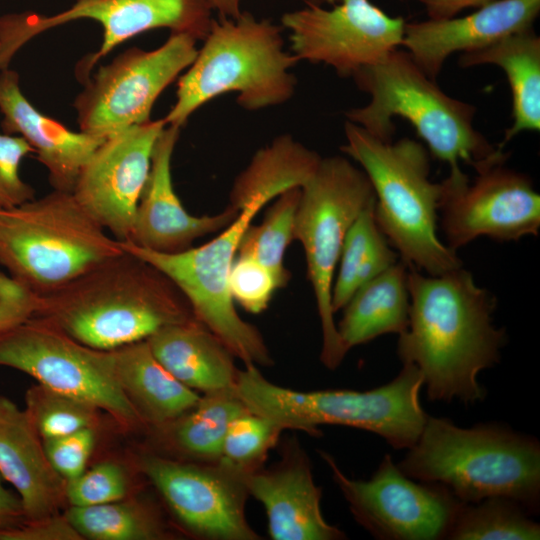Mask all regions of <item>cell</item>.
Wrapping results in <instances>:
<instances>
[{
	"mask_svg": "<svg viewBox=\"0 0 540 540\" xmlns=\"http://www.w3.org/2000/svg\"><path fill=\"white\" fill-rule=\"evenodd\" d=\"M407 286L409 323L397 344L402 364L418 368L431 401L483 400L477 377L499 361L506 342L492 322L495 297L463 266L428 276L408 266Z\"/></svg>",
	"mask_w": 540,
	"mask_h": 540,
	"instance_id": "cell-1",
	"label": "cell"
},
{
	"mask_svg": "<svg viewBox=\"0 0 540 540\" xmlns=\"http://www.w3.org/2000/svg\"><path fill=\"white\" fill-rule=\"evenodd\" d=\"M33 316L99 350L146 340L167 325L195 318L170 278L126 251L38 296Z\"/></svg>",
	"mask_w": 540,
	"mask_h": 540,
	"instance_id": "cell-2",
	"label": "cell"
},
{
	"mask_svg": "<svg viewBox=\"0 0 540 540\" xmlns=\"http://www.w3.org/2000/svg\"><path fill=\"white\" fill-rule=\"evenodd\" d=\"M397 466L413 480L446 487L463 503L504 497L529 513L539 508V442L503 425L461 428L427 415L418 440Z\"/></svg>",
	"mask_w": 540,
	"mask_h": 540,
	"instance_id": "cell-3",
	"label": "cell"
},
{
	"mask_svg": "<svg viewBox=\"0 0 540 540\" xmlns=\"http://www.w3.org/2000/svg\"><path fill=\"white\" fill-rule=\"evenodd\" d=\"M352 78L370 101L346 111V118L376 138L391 141L393 120L402 117L450 169L462 161L477 172L506 161L508 154L474 127L476 107L446 94L406 50L395 49Z\"/></svg>",
	"mask_w": 540,
	"mask_h": 540,
	"instance_id": "cell-4",
	"label": "cell"
},
{
	"mask_svg": "<svg viewBox=\"0 0 540 540\" xmlns=\"http://www.w3.org/2000/svg\"><path fill=\"white\" fill-rule=\"evenodd\" d=\"M344 134L341 151L367 175L376 199V222L401 261L428 275L463 266L457 251L437 235L442 184L429 179L427 149L410 138L380 140L348 120Z\"/></svg>",
	"mask_w": 540,
	"mask_h": 540,
	"instance_id": "cell-5",
	"label": "cell"
},
{
	"mask_svg": "<svg viewBox=\"0 0 540 540\" xmlns=\"http://www.w3.org/2000/svg\"><path fill=\"white\" fill-rule=\"evenodd\" d=\"M197 55L177 83L176 101L163 118L182 127L202 105L219 95L236 93L249 111L287 102L297 81L290 69L298 58L284 48L281 28L248 12L212 20Z\"/></svg>",
	"mask_w": 540,
	"mask_h": 540,
	"instance_id": "cell-6",
	"label": "cell"
},
{
	"mask_svg": "<svg viewBox=\"0 0 540 540\" xmlns=\"http://www.w3.org/2000/svg\"><path fill=\"white\" fill-rule=\"evenodd\" d=\"M422 386L423 377L412 364H403L392 381L367 391L293 390L248 365L238 370L234 389L250 412L283 430L319 436L322 425L349 426L381 436L394 449H409L427 418L419 401Z\"/></svg>",
	"mask_w": 540,
	"mask_h": 540,
	"instance_id": "cell-7",
	"label": "cell"
},
{
	"mask_svg": "<svg viewBox=\"0 0 540 540\" xmlns=\"http://www.w3.org/2000/svg\"><path fill=\"white\" fill-rule=\"evenodd\" d=\"M123 252L71 192L53 190L0 210V265L38 296Z\"/></svg>",
	"mask_w": 540,
	"mask_h": 540,
	"instance_id": "cell-8",
	"label": "cell"
},
{
	"mask_svg": "<svg viewBox=\"0 0 540 540\" xmlns=\"http://www.w3.org/2000/svg\"><path fill=\"white\" fill-rule=\"evenodd\" d=\"M374 198L365 172L340 155L322 157L300 187L293 238L304 249L322 330L320 360L328 369H336L348 352L334 321V273L350 226Z\"/></svg>",
	"mask_w": 540,
	"mask_h": 540,
	"instance_id": "cell-9",
	"label": "cell"
},
{
	"mask_svg": "<svg viewBox=\"0 0 540 540\" xmlns=\"http://www.w3.org/2000/svg\"><path fill=\"white\" fill-rule=\"evenodd\" d=\"M270 202L252 199L220 233L198 247L165 254L121 242L124 251L163 272L188 300L195 318L241 360L244 366L269 367L271 352L260 331L238 314L229 291V275L241 237L257 213Z\"/></svg>",
	"mask_w": 540,
	"mask_h": 540,
	"instance_id": "cell-10",
	"label": "cell"
},
{
	"mask_svg": "<svg viewBox=\"0 0 540 540\" xmlns=\"http://www.w3.org/2000/svg\"><path fill=\"white\" fill-rule=\"evenodd\" d=\"M0 366L96 406L122 430L147 428L116 379L112 350L89 347L39 317L0 334Z\"/></svg>",
	"mask_w": 540,
	"mask_h": 540,
	"instance_id": "cell-11",
	"label": "cell"
},
{
	"mask_svg": "<svg viewBox=\"0 0 540 540\" xmlns=\"http://www.w3.org/2000/svg\"><path fill=\"white\" fill-rule=\"evenodd\" d=\"M196 42L171 32L154 50L129 48L100 66L74 101L80 131L107 139L149 121L159 95L194 61Z\"/></svg>",
	"mask_w": 540,
	"mask_h": 540,
	"instance_id": "cell-12",
	"label": "cell"
},
{
	"mask_svg": "<svg viewBox=\"0 0 540 540\" xmlns=\"http://www.w3.org/2000/svg\"><path fill=\"white\" fill-rule=\"evenodd\" d=\"M355 521L381 540L446 539L463 502L446 487L417 483L386 454L368 480L348 477L335 459L319 451Z\"/></svg>",
	"mask_w": 540,
	"mask_h": 540,
	"instance_id": "cell-13",
	"label": "cell"
},
{
	"mask_svg": "<svg viewBox=\"0 0 540 540\" xmlns=\"http://www.w3.org/2000/svg\"><path fill=\"white\" fill-rule=\"evenodd\" d=\"M138 470L182 529L203 540H260L246 517L247 473L220 459L198 463L141 454Z\"/></svg>",
	"mask_w": 540,
	"mask_h": 540,
	"instance_id": "cell-14",
	"label": "cell"
},
{
	"mask_svg": "<svg viewBox=\"0 0 540 540\" xmlns=\"http://www.w3.org/2000/svg\"><path fill=\"white\" fill-rule=\"evenodd\" d=\"M211 11L207 0H76L52 16L25 12L1 17L0 54L11 60L23 44L48 29L79 19L94 20L103 29V39L99 50L77 65V77L85 82L101 58L145 31L168 28L203 40L213 20Z\"/></svg>",
	"mask_w": 540,
	"mask_h": 540,
	"instance_id": "cell-15",
	"label": "cell"
},
{
	"mask_svg": "<svg viewBox=\"0 0 540 540\" xmlns=\"http://www.w3.org/2000/svg\"><path fill=\"white\" fill-rule=\"evenodd\" d=\"M476 174L471 182L457 167L441 182L439 211L446 245L457 251L480 236L500 242L537 236L540 196L529 176L505 162Z\"/></svg>",
	"mask_w": 540,
	"mask_h": 540,
	"instance_id": "cell-16",
	"label": "cell"
},
{
	"mask_svg": "<svg viewBox=\"0 0 540 540\" xmlns=\"http://www.w3.org/2000/svg\"><path fill=\"white\" fill-rule=\"evenodd\" d=\"M285 13L291 52L299 61L324 63L341 77L381 61L401 46L405 20L386 14L370 0H332Z\"/></svg>",
	"mask_w": 540,
	"mask_h": 540,
	"instance_id": "cell-17",
	"label": "cell"
},
{
	"mask_svg": "<svg viewBox=\"0 0 540 540\" xmlns=\"http://www.w3.org/2000/svg\"><path fill=\"white\" fill-rule=\"evenodd\" d=\"M165 126L163 118L149 120L107 138L86 163L73 189L82 207L120 242L130 237L153 149Z\"/></svg>",
	"mask_w": 540,
	"mask_h": 540,
	"instance_id": "cell-18",
	"label": "cell"
},
{
	"mask_svg": "<svg viewBox=\"0 0 540 540\" xmlns=\"http://www.w3.org/2000/svg\"><path fill=\"white\" fill-rule=\"evenodd\" d=\"M250 497L259 501L273 540H342L346 535L326 521L322 490L316 485L310 458L296 436L284 439L280 459L269 468L247 473Z\"/></svg>",
	"mask_w": 540,
	"mask_h": 540,
	"instance_id": "cell-19",
	"label": "cell"
},
{
	"mask_svg": "<svg viewBox=\"0 0 540 540\" xmlns=\"http://www.w3.org/2000/svg\"><path fill=\"white\" fill-rule=\"evenodd\" d=\"M179 135L180 127L166 125L155 143L149 176L127 240L165 254L192 247L197 238L223 230L239 214L231 205L215 215L195 216L186 211L175 192L171 175L172 155Z\"/></svg>",
	"mask_w": 540,
	"mask_h": 540,
	"instance_id": "cell-20",
	"label": "cell"
},
{
	"mask_svg": "<svg viewBox=\"0 0 540 540\" xmlns=\"http://www.w3.org/2000/svg\"><path fill=\"white\" fill-rule=\"evenodd\" d=\"M539 13L540 0H495L463 17L405 23L401 46L436 80L454 53L476 51L533 28Z\"/></svg>",
	"mask_w": 540,
	"mask_h": 540,
	"instance_id": "cell-21",
	"label": "cell"
},
{
	"mask_svg": "<svg viewBox=\"0 0 540 540\" xmlns=\"http://www.w3.org/2000/svg\"><path fill=\"white\" fill-rule=\"evenodd\" d=\"M0 111L2 128L19 134L34 149L53 190L72 193L82 169L106 140L72 131L42 114L23 95L18 73L8 68L0 73Z\"/></svg>",
	"mask_w": 540,
	"mask_h": 540,
	"instance_id": "cell-22",
	"label": "cell"
},
{
	"mask_svg": "<svg viewBox=\"0 0 540 540\" xmlns=\"http://www.w3.org/2000/svg\"><path fill=\"white\" fill-rule=\"evenodd\" d=\"M0 474L19 495L27 521L60 513L66 480L50 464L24 409L0 395Z\"/></svg>",
	"mask_w": 540,
	"mask_h": 540,
	"instance_id": "cell-23",
	"label": "cell"
},
{
	"mask_svg": "<svg viewBox=\"0 0 540 540\" xmlns=\"http://www.w3.org/2000/svg\"><path fill=\"white\" fill-rule=\"evenodd\" d=\"M162 366L186 387L203 393L234 388L235 356L196 318L167 325L146 339Z\"/></svg>",
	"mask_w": 540,
	"mask_h": 540,
	"instance_id": "cell-24",
	"label": "cell"
},
{
	"mask_svg": "<svg viewBox=\"0 0 540 540\" xmlns=\"http://www.w3.org/2000/svg\"><path fill=\"white\" fill-rule=\"evenodd\" d=\"M112 353L116 379L148 428L171 422L198 402L201 395L170 374L146 340Z\"/></svg>",
	"mask_w": 540,
	"mask_h": 540,
	"instance_id": "cell-25",
	"label": "cell"
},
{
	"mask_svg": "<svg viewBox=\"0 0 540 540\" xmlns=\"http://www.w3.org/2000/svg\"><path fill=\"white\" fill-rule=\"evenodd\" d=\"M485 64L500 67L511 90L513 123L498 145L503 150L519 133L540 130V37L529 28L459 57L462 68Z\"/></svg>",
	"mask_w": 540,
	"mask_h": 540,
	"instance_id": "cell-26",
	"label": "cell"
},
{
	"mask_svg": "<svg viewBox=\"0 0 540 540\" xmlns=\"http://www.w3.org/2000/svg\"><path fill=\"white\" fill-rule=\"evenodd\" d=\"M248 409L234 388L203 393L188 411L159 427L149 428L165 457L198 463L221 458L230 423ZM160 453V454H163Z\"/></svg>",
	"mask_w": 540,
	"mask_h": 540,
	"instance_id": "cell-27",
	"label": "cell"
},
{
	"mask_svg": "<svg viewBox=\"0 0 540 540\" xmlns=\"http://www.w3.org/2000/svg\"><path fill=\"white\" fill-rule=\"evenodd\" d=\"M408 265L397 262L362 285L343 307L336 325L347 351L388 333L401 334L409 323Z\"/></svg>",
	"mask_w": 540,
	"mask_h": 540,
	"instance_id": "cell-28",
	"label": "cell"
},
{
	"mask_svg": "<svg viewBox=\"0 0 540 540\" xmlns=\"http://www.w3.org/2000/svg\"><path fill=\"white\" fill-rule=\"evenodd\" d=\"M321 156L289 134L275 138L253 155L236 177L229 205L240 211L252 199L274 200L284 191L301 187L318 167Z\"/></svg>",
	"mask_w": 540,
	"mask_h": 540,
	"instance_id": "cell-29",
	"label": "cell"
},
{
	"mask_svg": "<svg viewBox=\"0 0 540 540\" xmlns=\"http://www.w3.org/2000/svg\"><path fill=\"white\" fill-rule=\"evenodd\" d=\"M375 201L359 213L345 236L332 287L334 313L343 309L362 285L398 262L397 253L376 222Z\"/></svg>",
	"mask_w": 540,
	"mask_h": 540,
	"instance_id": "cell-30",
	"label": "cell"
},
{
	"mask_svg": "<svg viewBox=\"0 0 540 540\" xmlns=\"http://www.w3.org/2000/svg\"><path fill=\"white\" fill-rule=\"evenodd\" d=\"M64 515L83 539L164 540L175 538L149 504L121 499L91 506H69Z\"/></svg>",
	"mask_w": 540,
	"mask_h": 540,
	"instance_id": "cell-31",
	"label": "cell"
},
{
	"mask_svg": "<svg viewBox=\"0 0 540 540\" xmlns=\"http://www.w3.org/2000/svg\"><path fill=\"white\" fill-rule=\"evenodd\" d=\"M514 500L491 497L463 503L446 539L451 540H533L540 538V526Z\"/></svg>",
	"mask_w": 540,
	"mask_h": 540,
	"instance_id": "cell-32",
	"label": "cell"
},
{
	"mask_svg": "<svg viewBox=\"0 0 540 540\" xmlns=\"http://www.w3.org/2000/svg\"><path fill=\"white\" fill-rule=\"evenodd\" d=\"M299 199L300 187L290 188L278 195L262 222L246 228L236 255L260 262L288 282L290 273L284 266V256L294 240V218Z\"/></svg>",
	"mask_w": 540,
	"mask_h": 540,
	"instance_id": "cell-33",
	"label": "cell"
},
{
	"mask_svg": "<svg viewBox=\"0 0 540 540\" xmlns=\"http://www.w3.org/2000/svg\"><path fill=\"white\" fill-rule=\"evenodd\" d=\"M24 410L42 439L84 428L97 430L101 424L102 411L96 406L39 383L26 391Z\"/></svg>",
	"mask_w": 540,
	"mask_h": 540,
	"instance_id": "cell-34",
	"label": "cell"
},
{
	"mask_svg": "<svg viewBox=\"0 0 540 540\" xmlns=\"http://www.w3.org/2000/svg\"><path fill=\"white\" fill-rule=\"evenodd\" d=\"M283 431L269 419L248 410L230 423L220 459L245 473L259 470L264 467L270 450L279 443Z\"/></svg>",
	"mask_w": 540,
	"mask_h": 540,
	"instance_id": "cell-35",
	"label": "cell"
},
{
	"mask_svg": "<svg viewBox=\"0 0 540 540\" xmlns=\"http://www.w3.org/2000/svg\"><path fill=\"white\" fill-rule=\"evenodd\" d=\"M129 490L127 471L119 463L106 460L67 480L65 498L69 506H91L124 499Z\"/></svg>",
	"mask_w": 540,
	"mask_h": 540,
	"instance_id": "cell-36",
	"label": "cell"
},
{
	"mask_svg": "<svg viewBox=\"0 0 540 540\" xmlns=\"http://www.w3.org/2000/svg\"><path fill=\"white\" fill-rule=\"evenodd\" d=\"M228 285L233 301L247 312L259 314L267 309L274 293L287 282L260 262L236 255Z\"/></svg>",
	"mask_w": 540,
	"mask_h": 540,
	"instance_id": "cell-37",
	"label": "cell"
},
{
	"mask_svg": "<svg viewBox=\"0 0 540 540\" xmlns=\"http://www.w3.org/2000/svg\"><path fill=\"white\" fill-rule=\"evenodd\" d=\"M34 149L21 136L0 133V210L20 206L35 198V190L22 180V160Z\"/></svg>",
	"mask_w": 540,
	"mask_h": 540,
	"instance_id": "cell-38",
	"label": "cell"
},
{
	"mask_svg": "<svg viewBox=\"0 0 540 540\" xmlns=\"http://www.w3.org/2000/svg\"><path fill=\"white\" fill-rule=\"evenodd\" d=\"M96 443V429L84 428L76 432L43 439L47 458L54 470L66 481L86 470Z\"/></svg>",
	"mask_w": 540,
	"mask_h": 540,
	"instance_id": "cell-39",
	"label": "cell"
},
{
	"mask_svg": "<svg viewBox=\"0 0 540 540\" xmlns=\"http://www.w3.org/2000/svg\"><path fill=\"white\" fill-rule=\"evenodd\" d=\"M38 295L0 271V334L34 315Z\"/></svg>",
	"mask_w": 540,
	"mask_h": 540,
	"instance_id": "cell-40",
	"label": "cell"
},
{
	"mask_svg": "<svg viewBox=\"0 0 540 540\" xmlns=\"http://www.w3.org/2000/svg\"><path fill=\"white\" fill-rule=\"evenodd\" d=\"M0 540H83L66 516L55 514L0 533Z\"/></svg>",
	"mask_w": 540,
	"mask_h": 540,
	"instance_id": "cell-41",
	"label": "cell"
},
{
	"mask_svg": "<svg viewBox=\"0 0 540 540\" xmlns=\"http://www.w3.org/2000/svg\"><path fill=\"white\" fill-rule=\"evenodd\" d=\"M26 521L27 518L19 495L3 486L0 474V533L17 528Z\"/></svg>",
	"mask_w": 540,
	"mask_h": 540,
	"instance_id": "cell-42",
	"label": "cell"
},
{
	"mask_svg": "<svg viewBox=\"0 0 540 540\" xmlns=\"http://www.w3.org/2000/svg\"><path fill=\"white\" fill-rule=\"evenodd\" d=\"M422 4L429 19L440 20L455 17L468 8H479L495 0H416Z\"/></svg>",
	"mask_w": 540,
	"mask_h": 540,
	"instance_id": "cell-43",
	"label": "cell"
},
{
	"mask_svg": "<svg viewBox=\"0 0 540 540\" xmlns=\"http://www.w3.org/2000/svg\"><path fill=\"white\" fill-rule=\"evenodd\" d=\"M211 9L219 13L220 17L237 18L242 12L241 0H207Z\"/></svg>",
	"mask_w": 540,
	"mask_h": 540,
	"instance_id": "cell-44",
	"label": "cell"
},
{
	"mask_svg": "<svg viewBox=\"0 0 540 540\" xmlns=\"http://www.w3.org/2000/svg\"><path fill=\"white\" fill-rule=\"evenodd\" d=\"M308 5H323L324 3L332 4V0H305Z\"/></svg>",
	"mask_w": 540,
	"mask_h": 540,
	"instance_id": "cell-45",
	"label": "cell"
}]
</instances>
